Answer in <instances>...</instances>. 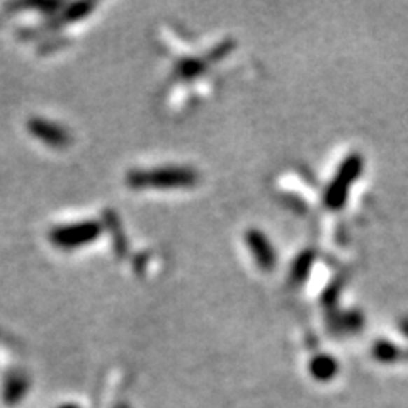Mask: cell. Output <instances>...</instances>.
<instances>
[{
  "label": "cell",
  "instance_id": "cell-1",
  "mask_svg": "<svg viewBox=\"0 0 408 408\" xmlns=\"http://www.w3.org/2000/svg\"><path fill=\"white\" fill-rule=\"evenodd\" d=\"M101 235V225L97 221H77V223H65L50 230L48 239L51 244L62 251H75L92 244Z\"/></svg>",
  "mask_w": 408,
  "mask_h": 408
},
{
  "label": "cell",
  "instance_id": "cell-2",
  "mask_svg": "<svg viewBox=\"0 0 408 408\" xmlns=\"http://www.w3.org/2000/svg\"><path fill=\"white\" fill-rule=\"evenodd\" d=\"M27 129L36 140L43 141L48 146H53V148H65L72 141L70 133L63 126L53 121L43 120V118H33V120L27 121Z\"/></svg>",
  "mask_w": 408,
  "mask_h": 408
}]
</instances>
